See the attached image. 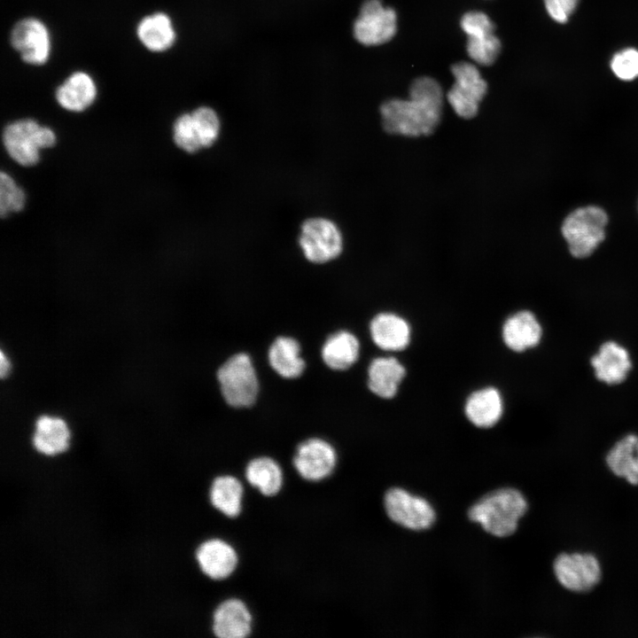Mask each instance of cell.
Wrapping results in <instances>:
<instances>
[{
	"instance_id": "cell-1",
	"label": "cell",
	"mask_w": 638,
	"mask_h": 638,
	"mask_svg": "<svg viewBox=\"0 0 638 638\" xmlns=\"http://www.w3.org/2000/svg\"><path fill=\"white\" fill-rule=\"evenodd\" d=\"M443 104L440 84L432 77H418L411 82L408 98H391L380 105L383 128L409 137L431 135L440 122Z\"/></svg>"
},
{
	"instance_id": "cell-2",
	"label": "cell",
	"mask_w": 638,
	"mask_h": 638,
	"mask_svg": "<svg viewBox=\"0 0 638 638\" xmlns=\"http://www.w3.org/2000/svg\"><path fill=\"white\" fill-rule=\"evenodd\" d=\"M524 495L513 488L495 490L478 501L469 510V517L487 533L505 537L512 534L519 518L525 513Z\"/></svg>"
},
{
	"instance_id": "cell-3",
	"label": "cell",
	"mask_w": 638,
	"mask_h": 638,
	"mask_svg": "<svg viewBox=\"0 0 638 638\" xmlns=\"http://www.w3.org/2000/svg\"><path fill=\"white\" fill-rule=\"evenodd\" d=\"M606 212L597 206L576 208L564 220L562 235L570 253L578 259L590 256L605 238Z\"/></svg>"
},
{
	"instance_id": "cell-4",
	"label": "cell",
	"mask_w": 638,
	"mask_h": 638,
	"mask_svg": "<svg viewBox=\"0 0 638 638\" xmlns=\"http://www.w3.org/2000/svg\"><path fill=\"white\" fill-rule=\"evenodd\" d=\"M221 393L230 406H252L259 392V381L251 357L238 353L230 357L217 370Z\"/></svg>"
},
{
	"instance_id": "cell-5",
	"label": "cell",
	"mask_w": 638,
	"mask_h": 638,
	"mask_svg": "<svg viewBox=\"0 0 638 638\" xmlns=\"http://www.w3.org/2000/svg\"><path fill=\"white\" fill-rule=\"evenodd\" d=\"M3 143L12 160L21 166L31 167L39 161L41 149L51 148L56 144V136L50 128L26 119L4 128Z\"/></svg>"
},
{
	"instance_id": "cell-6",
	"label": "cell",
	"mask_w": 638,
	"mask_h": 638,
	"mask_svg": "<svg viewBox=\"0 0 638 638\" xmlns=\"http://www.w3.org/2000/svg\"><path fill=\"white\" fill-rule=\"evenodd\" d=\"M221 121L209 106H199L180 115L173 126L175 144L188 153L212 146L218 139Z\"/></svg>"
},
{
	"instance_id": "cell-7",
	"label": "cell",
	"mask_w": 638,
	"mask_h": 638,
	"mask_svg": "<svg viewBox=\"0 0 638 638\" xmlns=\"http://www.w3.org/2000/svg\"><path fill=\"white\" fill-rule=\"evenodd\" d=\"M74 435L70 423L55 413H42L33 422L28 445L37 456L54 459L70 452Z\"/></svg>"
},
{
	"instance_id": "cell-8",
	"label": "cell",
	"mask_w": 638,
	"mask_h": 638,
	"mask_svg": "<svg viewBox=\"0 0 638 638\" xmlns=\"http://www.w3.org/2000/svg\"><path fill=\"white\" fill-rule=\"evenodd\" d=\"M299 245L305 258L313 263H326L338 258L343 250V237L338 225L324 217L304 221Z\"/></svg>"
},
{
	"instance_id": "cell-9",
	"label": "cell",
	"mask_w": 638,
	"mask_h": 638,
	"mask_svg": "<svg viewBox=\"0 0 638 638\" xmlns=\"http://www.w3.org/2000/svg\"><path fill=\"white\" fill-rule=\"evenodd\" d=\"M450 70L455 82L447 93V102L459 117L471 119L477 115L487 92V83L477 66L470 62L455 63Z\"/></svg>"
},
{
	"instance_id": "cell-10",
	"label": "cell",
	"mask_w": 638,
	"mask_h": 638,
	"mask_svg": "<svg viewBox=\"0 0 638 638\" xmlns=\"http://www.w3.org/2000/svg\"><path fill=\"white\" fill-rule=\"evenodd\" d=\"M354 36L365 46H377L393 39L397 32V15L381 0H364L354 22Z\"/></svg>"
},
{
	"instance_id": "cell-11",
	"label": "cell",
	"mask_w": 638,
	"mask_h": 638,
	"mask_svg": "<svg viewBox=\"0 0 638 638\" xmlns=\"http://www.w3.org/2000/svg\"><path fill=\"white\" fill-rule=\"evenodd\" d=\"M460 26L467 35L469 57L481 66L493 65L502 51V43L493 33L495 25L489 17L482 12L471 11L462 16Z\"/></svg>"
},
{
	"instance_id": "cell-12",
	"label": "cell",
	"mask_w": 638,
	"mask_h": 638,
	"mask_svg": "<svg viewBox=\"0 0 638 638\" xmlns=\"http://www.w3.org/2000/svg\"><path fill=\"white\" fill-rule=\"evenodd\" d=\"M10 43L26 64L41 66L51 55V35L39 19L27 17L18 20L10 32Z\"/></svg>"
},
{
	"instance_id": "cell-13",
	"label": "cell",
	"mask_w": 638,
	"mask_h": 638,
	"mask_svg": "<svg viewBox=\"0 0 638 638\" xmlns=\"http://www.w3.org/2000/svg\"><path fill=\"white\" fill-rule=\"evenodd\" d=\"M337 462L334 447L321 438H309L300 442L292 457V465L299 476L309 482H319L330 477Z\"/></svg>"
},
{
	"instance_id": "cell-14",
	"label": "cell",
	"mask_w": 638,
	"mask_h": 638,
	"mask_svg": "<svg viewBox=\"0 0 638 638\" xmlns=\"http://www.w3.org/2000/svg\"><path fill=\"white\" fill-rule=\"evenodd\" d=\"M385 508L395 523L412 530L429 528L435 520L431 504L401 488H392L385 495Z\"/></svg>"
},
{
	"instance_id": "cell-15",
	"label": "cell",
	"mask_w": 638,
	"mask_h": 638,
	"mask_svg": "<svg viewBox=\"0 0 638 638\" xmlns=\"http://www.w3.org/2000/svg\"><path fill=\"white\" fill-rule=\"evenodd\" d=\"M193 561L199 572L211 580H223L237 570L239 556L236 549L221 538L205 539L194 548Z\"/></svg>"
},
{
	"instance_id": "cell-16",
	"label": "cell",
	"mask_w": 638,
	"mask_h": 638,
	"mask_svg": "<svg viewBox=\"0 0 638 638\" xmlns=\"http://www.w3.org/2000/svg\"><path fill=\"white\" fill-rule=\"evenodd\" d=\"M554 572L559 583L574 592L588 591L601 579L600 564L591 554H561L555 560Z\"/></svg>"
},
{
	"instance_id": "cell-17",
	"label": "cell",
	"mask_w": 638,
	"mask_h": 638,
	"mask_svg": "<svg viewBox=\"0 0 638 638\" xmlns=\"http://www.w3.org/2000/svg\"><path fill=\"white\" fill-rule=\"evenodd\" d=\"M253 614L240 598L222 601L212 613L211 630L217 638H246L253 632Z\"/></svg>"
},
{
	"instance_id": "cell-18",
	"label": "cell",
	"mask_w": 638,
	"mask_h": 638,
	"mask_svg": "<svg viewBox=\"0 0 638 638\" xmlns=\"http://www.w3.org/2000/svg\"><path fill=\"white\" fill-rule=\"evenodd\" d=\"M97 93L93 78L86 72L75 71L58 86L55 98L58 104L70 112H82L89 107Z\"/></svg>"
},
{
	"instance_id": "cell-19",
	"label": "cell",
	"mask_w": 638,
	"mask_h": 638,
	"mask_svg": "<svg viewBox=\"0 0 638 638\" xmlns=\"http://www.w3.org/2000/svg\"><path fill=\"white\" fill-rule=\"evenodd\" d=\"M370 336L380 349L396 352L405 349L410 341V327L408 322L393 313H380L370 324Z\"/></svg>"
},
{
	"instance_id": "cell-20",
	"label": "cell",
	"mask_w": 638,
	"mask_h": 638,
	"mask_svg": "<svg viewBox=\"0 0 638 638\" xmlns=\"http://www.w3.org/2000/svg\"><path fill=\"white\" fill-rule=\"evenodd\" d=\"M596 377L608 385L623 382L632 367L626 348L613 341L603 344L599 352L591 359Z\"/></svg>"
},
{
	"instance_id": "cell-21",
	"label": "cell",
	"mask_w": 638,
	"mask_h": 638,
	"mask_svg": "<svg viewBox=\"0 0 638 638\" xmlns=\"http://www.w3.org/2000/svg\"><path fill=\"white\" fill-rule=\"evenodd\" d=\"M244 486L234 475L215 476L207 490L209 504L229 518L237 517L243 510Z\"/></svg>"
},
{
	"instance_id": "cell-22",
	"label": "cell",
	"mask_w": 638,
	"mask_h": 638,
	"mask_svg": "<svg viewBox=\"0 0 638 638\" xmlns=\"http://www.w3.org/2000/svg\"><path fill=\"white\" fill-rule=\"evenodd\" d=\"M541 336L540 323L532 312L526 310L510 316L502 327L503 341L514 352H523L536 346Z\"/></svg>"
},
{
	"instance_id": "cell-23",
	"label": "cell",
	"mask_w": 638,
	"mask_h": 638,
	"mask_svg": "<svg viewBox=\"0 0 638 638\" xmlns=\"http://www.w3.org/2000/svg\"><path fill=\"white\" fill-rule=\"evenodd\" d=\"M136 34L144 47L152 52L167 51L176 40L172 20L163 12H156L142 18L136 25Z\"/></svg>"
},
{
	"instance_id": "cell-24",
	"label": "cell",
	"mask_w": 638,
	"mask_h": 638,
	"mask_svg": "<svg viewBox=\"0 0 638 638\" xmlns=\"http://www.w3.org/2000/svg\"><path fill=\"white\" fill-rule=\"evenodd\" d=\"M464 412L475 426L489 428L501 419L503 402L500 392L494 387H486L472 393L467 399Z\"/></svg>"
},
{
	"instance_id": "cell-25",
	"label": "cell",
	"mask_w": 638,
	"mask_h": 638,
	"mask_svg": "<svg viewBox=\"0 0 638 638\" xmlns=\"http://www.w3.org/2000/svg\"><path fill=\"white\" fill-rule=\"evenodd\" d=\"M405 375V368L396 358L378 357L369 366L368 385L375 395L391 399L397 393Z\"/></svg>"
},
{
	"instance_id": "cell-26",
	"label": "cell",
	"mask_w": 638,
	"mask_h": 638,
	"mask_svg": "<svg viewBox=\"0 0 638 638\" xmlns=\"http://www.w3.org/2000/svg\"><path fill=\"white\" fill-rule=\"evenodd\" d=\"M246 481L261 495H277L284 486V472L280 464L272 457L261 455L250 460L245 468Z\"/></svg>"
},
{
	"instance_id": "cell-27",
	"label": "cell",
	"mask_w": 638,
	"mask_h": 638,
	"mask_svg": "<svg viewBox=\"0 0 638 638\" xmlns=\"http://www.w3.org/2000/svg\"><path fill=\"white\" fill-rule=\"evenodd\" d=\"M359 354V340L347 331H338L330 335L321 350L323 362L334 370L349 369L356 362Z\"/></svg>"
},
{
	"instance_id": "cell-28",
	"label": "cell",
	"mask_w": 638,
	"mask_h": 638,
	"mask_svg": "<svg viewBox=\"0 0 638 638\" xmlns=\"http://www.w3.org/2000/svg\"><path fill=\"white\" fill-rule=\"evenodd\" d=\"M268 357L271 368L284 378L299 377L306 367L300 355V346L291 337L276 338L268 349Z\"/></svg>"
},
{
	"instance_id": "cell-29",
	"label": "cell",
	"mask_w": 638,
	"mask_h": 638,
	"mask_svg": "<svg viewBox=\"0 0 638 638\" xmlns=\"http://www.w3.org/2000/svg\"><path fill=\"white\" fill-rule=\"evenodd\" d=\"M611 471L632 485H638V436L629 434L618 441L607 455Z\"/></svg>"
},
{
	"instance_id": "cell-30",
	"label": "cell",
	"mask_w": 638,
	"mask_h": 638,
	"mask_svg": "<svg viewBox=\"0 0 638 638\" xmlns=\"http://www.w3.org/2000/svg\"><path fill=\"white\" fill-rule=\"evenodd\" d=\"M26 196L13 179L6 173L0 175V214L5 217L9 213L19 212L25 206Z\"/></svg>"
},
{
	"instance_id": "cell-31",
	"label": "cell",
	"mask_w": 638,
	"mask_h": 638,
	"mask_svg": "<svg viewBox=\"0 0 638 638\" xmlns=\"http://www.w3.org/2000/svg\"><path fill=\"white\" fill-rule=\"evenodd\" d=\"M611 68L620 80L632 81L638 77V51L625 49L616 53L611 61Z\"/></svg>"
},
{
	"instance_id": "cell-32",
	"label": "cell",
	"mask_w": 638,
	"mask_h": 638,
	"mask_svg": "<svg viewBox=\"0 0 638 638\" xmlns=\"http://www.w3.org/2000/svg\"><path fill=\"white\" fill-rule=\"evenodd\" d=\"M549 15L558 23H565L580 0H543Z\"/></svg>"
},
{
	"instance_id": "cell-33",
	"label": "cell",
	"mask_w": 638,
	"mask_h": 638,
	"mask_svg": "<svg viewBox=\"0 0 638 638\" xmlns=\"http://www.w3.org/2000/svg\"><path fill=\"white\" fill-rule=\"evenodd\" d=\"M13 363L8 352L4 349L0 350V377L2 379H7L12 373Z\"/></svg>"
},
{
	"instance_id": "cell-34",
	"label": "cell",
	"mask_w": 638,
	"mask_h": 638,
	"mask_svg": "<svg viewBox=\"0 0 638 638\" xmlns=\"http://www.w3.org/2000/svg\"><path fill=\"white\" fill-rule=\"evenodd\" d=\"M152 542L155 543V539H152ZM155 550H156V546H155ZM156 558H157V556H156ZM157 564H158V562H157ZM158 571H159V568H158ZM159 576H160V573H159ZM160 589H161V585H160ZM161 596H162V591H161ZM162 600H163V596H162Z\"/></svg>"
},
{
	"instance_id": "cell-35",
	"label": "cell",
	"mask_w": 638,
	"mask_h": 638,
	"mask_svg": "<svg viewBox=\"0 0 638 638\" xmlns=\"http://www.w3.org/2000/svg\"><path fill=\"white\" fill-rule=\"evenodd\" d=\"M130 556L133 557V559H134V553H131V552H130ZM129 558H130V557H129ZM130 563H131V558H130V560H129V571H130ZM132 572H133V565H132ZM129 575H130V574H128V577H129Z\"/></svg>"
}]
</instances>
